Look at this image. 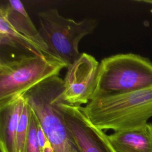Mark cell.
Returning <instances> with one entry per match:
<instances>
[{
    "label": "cell",
    "instance_id": "cell-1",
    "mask_svg": "<svg viewBox=\"0 0 152 152\" xmlns=\"http://www.w3.org/2000/svg\"><path fill=\"white\" fill-rule=\"evenodd\" d=\"M82 109L89 121L103 131L138 128L152 117V86L93 98Z\"/></svg>",
    "mask_w": 152,
    "mask_h": 152
},
{
    "label": "cell",
    "instance_id": "cell-2",
    "mask_svg": "<svg viewBox=\"0 0 152 152\" xmlns=\"http://www.w3.org/2000/svg\"><path fill=\"white\" fill-rule=\"evenodd\" d=\"M67 65L55 56L26 53L0 60V107L59 75Z\"/></svg>",
    "mask_w": 152,
    "mask_h": 152
},
{
    "label": "cell",
    "instance_id": "cell-3",
    "mask_svg": "<svg viewBox=\"0 0 152 152\" xmlns=\"http://www.w3.org/2000/svg\"><path fill=\"white\" fill-rule=\"evenodd\" d=\"M64 79L59 75L42 83L24 96L53 152H81L61 107Z\"/></svg>",
    "mask_w": 152,
    "mask_h": 152
},
{
    "label": "cell",
    "instance_id": "cell-4",
    "mask_svg": "<svg viewBox=\"0 0 152 152\" xmlns=\"http://www.w3.org/2000/svg\"><path fill=\"white\" fill-rule=\"evenodd\" d=\"M152 86V62L141 55L119 53L99 62L91 99Z\"/></svg>",
    "mask_w": 152,
    "mask_h": 152
},
{
    "label": "cell",
    "instance_id": "cell-5",
    "mask_svg": "<svg viewBox=\"0 0 152 152\" xmlns=\"http://www.w3.org/2000/svg\"><path fill=\"white\" fill-rule=\"evenodd\" d=\"M39 33L50 52L63 61L68 66L81 55L78 45L85 36L94 32L99 21L86 18L76 21L65 18L56 8H49L39 12Z\"/></svg>",
    "mask_w": 152,
    "mask_h": 152
},
{
    "label": "cell",
    "instance_id": "cell-6",
    "mask_svg": "<svg viewBox=\"0 0 152 152\" xmlns=\"http://www.w3.org/2000/svg\"><path fill=\"white\" fill-rule=\"evenodd\" d=\"M99 65V62L93 56L81 53L79 58L67 67L62 93L65 103L81 106L90 102Z\"/></svg>",
    "mask_w": 152,
    "mask_h": 152
},
{
    "label": "cell",
    "instance_id": "cell-7",
    "mask_svg": "<svg viewBox=\"0 0 152 152\" xmlns=\"http://www.w3.org/2000/svg\"><path fill=\"white\" fill-rule=\"evenodd\" d=\"M60 106L81 152H115L109 142L107 135L89 121L81 106L69 104L64 101Z\"/></svg>",
    "mask_w": 152,
    "mask_h": 152
},
{
    "label": "cell",
    "instance_id": "cell-8",
    "mask_svg": "<svg viewBox=\"0 0 152 152\" xmlns=\"http://www.w3.org/2000/svg\"><path fill=\"white\" fill-rule=\"evenodd\" d=\"M115 152H152V124L107 135Z\"/></svg>",
    "mask_w": 152,
    "mask_h": 152
},
{
    "label": "cell",
    "instance_id": "cell-9",
    "mask_svg": "<svg viewBox=\"0 0 152 152\" xmlns=\"http://www.w3.org/2000/svg\"><path fill=\"white\" fill-rule=\"evenodd\" d=\"M24 102V96H21L0 107L1 152H17V132Z\"/></svg>",
    "mask_w": 152,
    "mask_h": 152
},
{
    "label": "cell",
    "instance_id": "cell-10",
    "mask_svg": "<svg viewBox=\"0 0 152 152\" xmlns=\"http://www.w3.org/2000/svg\"><path fill=\"white\" fill-rule=\"evenodd\" d=\"M0 9L17 31L34 42L45 53L53 55L20 1L9 0L6 5H2Z\"/></svg>",
    "mask_w": 152,
    "mask_h": 152
},
{
    "label": "cell",
    "instance_id": "cell-11",
    "mask_svg": "<svg viewBox=\"0 0 152 152\" xmlns=\"http://www.w3.org/2000/svg\"><path fill=\"white\" fill-rule=\"evenodd\" d=\"M0 44L1 48L5 46L20 49L28 53L46 54L34 42L17 31L9 23L4 12L1 9Z\"/></svg>",
    "mask_w": 152,
    "mask_h": 152
},
{
    "label": "cell",
    "instance_id": "cell-12",
    "mask_svg": "<svg viewBox=\"0 0 152 152\" xmlns=\"http://www.w3.org/2000/svg\"><path fill=\"white\" fill-rule=\"evenodd\" d=\"M30 114L31 109L25 98V102L21 113L17 132V152H24L30 122Z\"/></svg>",
    "mask_w": 152,
    "mask_h": 152
},
{
    "label": "cell",
    "instance_id": "cell-13",
    "mask_svg": "<svg viewBox=\"0 0 152 152\" xmlns=\"http://www.w3.org/2000/svg\"><path fill=\"white\" fill-rule=\"evenodd\" d=\"M24 152H42L37 138V118L31 109Z\"/></svg>",
    "mask_w": 152,
    "mask_h": 152
},
{
    "label": "cell",
    "instance_id": "cell-14",
    "mask_svg": "<svg viewBox=\"0 0 152 152\" xmlns=\"http://www.w3.org/2000/svg\"><path fill=\"white\" fill-rule=\"evenodd\" d=\"M37 138H38V141L39 144V146L41 150V151L42 152L44 148L45 147L47 143L49 142L45 134L44 133L39 122H38L37 119Z\"/></svg>",
    "mask_w": 152,
    "mask_h": 152
},
{
    "label": "cell",
    "instance_id": "cell-15",
    "mask_svg": "<svg viewBox=\"0 0 152 152\" xmlns=\"http://www.w3.org/2000/svg\"><path fill=\"white\" fill-rule=\"evenodd\" d=\"M42 152H53V150L49 143V142H48L47 143V144L46 145L45 147L44 148Z\"/></svg>",
    "mask_w": 152,
    "mask_h": 152
},
{
    "label": "cell",
    "instance_id": "cell-16",
    "mask_svg": "<svg viewBox=\"0 0 152 152\" xmlns=\"http://www.w3.org/2000/svg\"><path fill=\"white\" fill-rule=\"evenodd\" d=\"M143 2H147V3H150V4H152V1H144Z\"/></svg>",
    "mask_w": 152,
    "mask_h": 152
}]
</instances>
